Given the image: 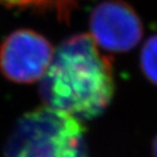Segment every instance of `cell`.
Listing matches in <instances>:
<instances>
[{"mask_svg":"<svg viewBox=\"0 0 157 157\" xmlns=\"http://www.w3.org/2000/svg\"><path fill=\"white\" fill-rule=\"evenodd\" d=\"M115 91L110 60L90 34L64 39L55 49L48 71L40 80L45 106L91 120L104 113Z\"/></svg>","mask_w":157,"mask_h":157,"instance_id":"cell-1","label":"cell"},{"mask_svg":"<svg viewBox=\"0 0 157 157\" xmlns=\"http://www.w3.org/2000/svg\"><path fill=\"white\" fill-rule=\"evenodd\" d=\"M85 133L78 118L40 106L19 118L6 141L3 157H88Z\"/></svg>","mask_w":157,"mask_h":157,"instance_id":"cell-2","label":"cell"},{"mask_svg":"<svg viewBox=\"0 0 157 157\" xmlns=\"http://www.w3.org/2000/svg\"><path fill=\"white\" fill-rule=\"evenodd\" d=\"M54 54V47L42 34L32 29H17L0 46V71L14 83H34L44 78Z\"/></svg>","mask_w":157,"mask_h":157,"instance_id":"cell-3","label":"cell"},{"mask_svg":"<svg viewBox=\"0 0 157 157\" xmlns=\"http://www.w3.org/2000/svg\"><path fill=\"white\" fill-rule=\"evenodd\" d=\"M90 29L96 44L110 52H129L140 43L143 35L139 15L121 0L96 6L90 15Z\"/></svg>","mask_w":157,"mask_h":157,"instance_id":"cell-4","label":"cell"},{"mask_svg":"<svg viewBox=\"0 0 157 157\" xmlns=\"http://www.w3.org/2000/svg\"><path fill=\"white\" fill-rule=\"evenodd\" d=\"M140 66L147 80L157 85V35L151 36L143 45Z\"/></svg>","mask_w":157,"mask_h":157,"instance_id":"cell-5","label":"cell"},{"mask_svg":"<svg viewBox=\"0 0 157 157\" xmlns=\"http://www.w3.org/2000/svg\"><path fill=\"white\" fill-rule=\"evenodd\" d=\"M0 5L9 9H12V8L25 9L29 7L49 8L54 6L58 12V17L61 20L63 17V10H62L60 0H0Z\"/></svg>","mask_w":157,"mask_h":157,"instance_id":"cell-6","label":"cell"},{"mask_svg":"<svg viewBox=\"0 0 157 157\" xmlns=\"http://www.w3.org/2000/svg\"><path fill=\"white\" fill-rule=\"evenodd\" d=\"M153 154H154L155 157H157V135L153 141Z\"/></svg>","mask_w":157,"mask_h":157,"instance_id":"cell-7","label":"cell"}]
</instances>
